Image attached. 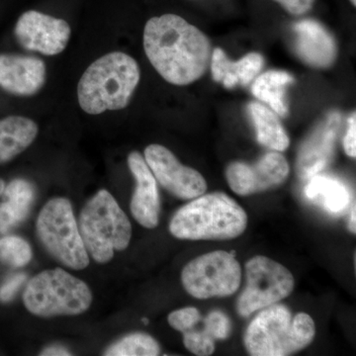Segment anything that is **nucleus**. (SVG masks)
Segmentation results:
<instances>
[{"mask_svg": "<svg viewBox=\"0 0 356 356\" xmlns=\"http://www.w3.org/2000/svg\"><path fill=\"white\" fill-rule=\"evenodd\" d=\"M35 186L23 178H15L6 185L0 203V234H6L24 221L35 200Z\"/></svg>", "mask_w": 356, "mask_h": 356, "instance_id": "obj_19", "label": "nucleus"}, {"mask_svg": "<svg viewBox=\"0 0 356 356\" xmlns=\"http://www.w3.org/2000/svg\"><path fill=\"white\" fill-rule=\"evenodd\" d=\"M27 280V276L24 273L16 274L13 277L2 285L0 288V301L3 303L10 302L15 297L16 293L18 292L21 285Z\"/></svg>", "mask_w": 356, "mask_h": 356, "instance_id": "obj_28", "label": "nucleus"}, {"mask_svg": "<svg viewBox=\"0 0 356 356\" xmlns=\"http://www.w3.org/2000/svg\"><path fill=\"white\" fill-rule=\"evenodd\" d=\"M264 65L261 54L250 53L233 62L221 48H216L211 55L210 67L212 77L216 83H222L225 88L232 89L236 86H247L259 76Z\"/></svg>", "mask_w": 356, "mask_h": 356, "instance_id": "obj_17", "label": "nucleus"}, {"mask_svg": "<svg viewBox=\"0 0 356 356\" xmlns=\"http://www.w3.org/2000/svg\"><path fill=\"white\" fill-rule=\"evenodd\" d=\"M140 79V70L135 58L122 51L106 54L89 65L79 79V106L89 115L125 109Z\"/></svg>", "mask_w": 356, "mask_h": 356, "instance_id": "obj_2", "label": "nucleus"}, {"mask_svg": "<svg viewBox=\"0 0 356 356\" xmlns=\"http://www.w3.org/2000/svg\"><path fill=\"white\" fill-rule=\"evenodd\" d=\"M40 243L53 259L72 270L89 266V255L69 199L56 197L40 211L36 222Z\"/></svg>", "mask_w": 356, "mask_h": 356, "instance_id": "obj_7", "label": "nucleus"}, {"mask_svg": "<svg viewBox=\"0 0 356 356\" xmlns=\"http://www.w3.org/2000/svg\"><path fill=\"white\" fill-rule=\"evenodd\" d=\"M293 15H303L313 7L315 0H275Z\"/></svg>", "mask_w": 356, "mask_h": 356, "instance_id": "obj_30", "label": "nucleus"}, {"mask_svg": "<svg viewBox=\"0 0 356 356\" xmlns=\"http://www.w3.org/2000/svg\"><path fill=\"white\" fill-rule=\"evenodd\" d=\"M36 122L23 116L0 120V165L9 163L26 151L38 136Z\"/></svg>", "mask_w": 356, "mask_h": 356, "instance_id": "obj_18", "label": "nucleus"}, {"mask_svg": "<svg viewBox=\"0 0 356 356\" xmlns=\"http://www.w3.org/2000/svg\"><path fill=\"white\" fill-rule=\"evenodd\" d=\"M92 301L88 285L60 267L35 275L23 293L25 308L39 318L81 315Z\"/></svg>", "mask_w": 356, "mask_h": 356, "instance_id": "obj_6", "label": "nucleus"}, {"mask_svg": "<svg viewBox=\"0 0 356 356\" xmlns=\"http://www.w3.org/2000/svg\"><path fill=\"white\" fill-rule=\"evenodd\" d=\"M248 218L242 206L222 192L192 199L173 215L170 234L179 240L229 241L242 236Z\"/></svg>", "mask_w": 356, "mask_h": 356, "instance_id": "obj_3", "label": "nucleus"}, {"mask_svg": "<svg viewBox=\"0 0 356 356\" xmlns=\"http://www.w3.org/2000/svg\"><path fill=\"white\" fill-rule=\"evenodd\" d=\"M341 121V115L332 112L302 146L296 163L300 177L309 180L329 165L334 156Z\"/></svg>", "mask_w": 356, "mask_h": 356, "instance_id": "obj_15", "label": "nucleus"}, {"mask_svg": "<svg viewBox=\"0 0 356 356\" xmlns=\"http://www.w3.org/2000/svg\"><path fill=\"white\" fill-rule=\"evenodd\" d=\"M40 355L43 356H69L72 355V353H70V351L67 350V348H64L62 346H58V344H55V346H50L48 348H44V350H42V353H40Z\"/></svg>", "mask_w": 356, "mask_h": 356, "instance_id": "obj_31", "label": "nucleus"}, {"mask_svg": "<svg viewBox=\"0 0 356 356\" xmlns=\"http://www.w3.org/2000/svg\"><path fill=\"white\" fill-rule=\"evenodd\" d=\"M305 194L310 200L332 213L343 212L350 200V193L343 182L318 173L309 179Z\"/></svg>", "mask_w": 356, "mask_h": 356, "instance_id": "obj_22", "label": "nucleus"}, {"mask_svg": "<svg viewBox=\"0 0 356 356\" xmlns=\"http://www.w3.org/2000/svg\"><path fill=\"white\" fill-rule=\"evenodd\" d=\"M33 257L32 248L24 238L6 236L0 238V261L6 266L19 268L27 266Z\"/></svg>", "mask_w": 356, "mask_h": 356, "instance_id": "obj_24", "label": "nucleus"}, {"mask_svg": "<svg viewBox=\"0 0 356 356\" xmlns=\"http://www.w3.org/2000/svg\"><path fill=\"white\" fill-rule=\"evenodd\" d=\"M315 323L306 313L292 316L280 304L262 309L248 325L243 343L252 356H286L304 350L313 341Z\"/></svg>", "mask_w": 356, "mask_h": 356, "instance_id": "obj_4", "label": "nucleus"}, {"mask_svg": "<svg viewBox=\"0 0 356 356\" xmlns=\"http://www.w3.org/2000/svg\"><path fill=\"white\" fill-rule=\"evenodd\" d=\"M143 323H144L145 325L149 324V320L147 318H143Z\"/></svg>", "mask_w": 356, "mask_h": 356, "instance_id": "obj_34", "label": "nucleus"}, {"mask_svg": "<svg viewBox=\"0 0 356 356\" xmlns=\"http://www.w3.org/2000/svg\"><path fill=\"white\" fill-rule=\"evenodd\" d=\"M6 184L3 179L0 178V197L3 195L4 191H6Z\"/></svg>", "mask_w": 356, "mask_h": 356, "instance_id": "obj_33", "label": "nucleus"}, {"mask_svg": "<svg viewBox=\"0 0 356 356\" xmlns=\"http://www.w3.org/2000/svg\"><path fill=\"white\" fill-rule=\"evenodd\" d=\"M144 49L159 76L179 86L201 79L209 69L212 55L207 36L175 14H165L147 21Z\"/></svg>", "mask_w": 356, "mask_h": 356, "instance_id": "obj_1", "label": "nucleus"}, {"mask_svg": "<svg viewBox=\"0 0 356 356\" xmlns=\"http://www.w3.org/2000/svg\"><path fill=\"white\" fill-rule=\"evenodd\" d=\"M168 324L173 329L184 332L195 327L202 320L200 312L194 307H186L173 311L168 315Z\"/></svg>", "mask_w": 356, "mask_h": 356, "instance_id": "obj_27", "label": "nucleus"}, {"mask_svg": "<svg viewBox=\"0 0 356 356\" xmlns=\"http://www.w3.org/2000/svg\"><path fill=\"white\" fill-rule=\"evenodd\" d=\"M103 355L106 356H156L161 346L156 339L145 332H133L121 337L109 346Z\"/></svg>", "mask_w": 356, "mask_h": 356, "instance_id": "obj_23", "label": "nucleus"}, {"mask_svg": "<svg viewBox=\"0 0 356 356\" xmlns=\"http://www.w3.org/2000/svg\"><path fill=\"white\" fill-rule=\"evenodd\" d=\"M351 4H353V6H356V0H350Z\"/></svg>", "mask_w": 356, "mask_h": 356, "instance_id": "obj_35", "label": "nucleus"}, {"mask_svg": "<svg viewBox=\"0 0 356 356\" xmlns=\"http://www.w3.org/2000/svg\"><path fill=\"white\" fill-rule=\"evenodd\" d=\"M294 79L291 74L282 70H268L255 77L252 86V92L257 99L267 105L278 116L288 114L285 91L288 84Z\"/></svg>", "mask_w": 356, "mask_h": 356, "instance_id": "obj_21", "label": "nucleus"}, {"mask_svg": "<svg viewBox=\"0 0 356 356\" xmlns=\"http://www.w3.org/2000/svg\"><path fill=\"white\" fill-rule=\"evenodd\" d=\"M295 50L306 65L316 69L331 67L336 60V40L318 21L304 19L293 26Z\"/></svg>", "mask_w": 356, "mask_h": 356, "instance_id": "obj_16", "label": "nucleus"}, {"mask_svg": "<svg viewBox=\"0 0 356 356\" xmlns=\"http://www.w3.org/2000/svg\"><path fill=\"white\" fill-rule=\"evenodd\" d=\"M14 35L25 50L44 56H57L67 48L72 28L64 19L29 10L18 18Z\"/></svg>", "mask_w": 356, "mask_h": 356, "instance_id": "obj_11", "label": "nucleus"}, {"mask_svg": "<svg viewBox=\"0 0 356 356\" xmlns=\"http://www.w3.org/2000/svg\"><path fill=\"white\" fill-rule=\"evenodd\" d=\"M79 229L88 255L100 264H108L115 252L125 250L132 238L130 220L106 189L83 206Z\"/></svg>", "mask_w": 356, "mask_h": 356, "instance_id": "obj_5", "label": "nucleus"}, {"mask_svg": "<svg viewBox=\"0 0 356 356\" xmlns=\"http://www.w3.org/2000/svg\"><path fill=\"white\" fill-rule=\"evenodd\" d=\"M355 203L353 204V208H351L350 222H348V228H350V231L353 234L356 233V219H355Z\"/></svg>", "mask_w": 356, "mask_h": 356, "instance_id": "obj_32", "label": "nucleus"}, {"mask_svg": "<svg viewBox=\"0 0 356 356\" xmlns=\"http://www.w3.org/2000/svg\"><path fill=\"white\" fill-rule=\"evenodd\" d=\"M343 147L346 154L350 158L355 159L356 156V115L348 119V131L343 139Z\"/></svg>", "mask_w": 356, "mask_h": 356, "instance_id": "obj_29", "label": "nucleus"}, {"mask_svg": "<svg viewBox=\"0 0 356 356\" xmlns=\"http://www.w3.org/2000/svg\"><path fill=\"white\" fill-rule=\"evenodd\" d=\"M145 161L165 191L181 200L203 195L207 182L200 172L184 165L168 147L153 144L145 149Z\"/></svg>", "mask_w": 356, "mask_h": 356, "instance_id": "obj_10", "label": "nucleus"}, {"mask_svg": "<svg viewBox=\"0 0 356 356\" xmlns=\"http://www.w3.org/2000/svg\"><path fill=\"white\" fill-rule=\"evenodd\" d=\"M184 334V343L193 355L208 356L213 355L215 351V339L209 336L205 329H197V325Z\"/></svg>", "mask_w": 356, "mask_h": 356, "instance_id": "obj_25", "label": "nucleus"}, {"mask_svg": "<svg viewBox=\"0 0 356 356\" xmlns=\"http://www.w3.org/2000/svg\"><path fill=\"white\" fill-rule=\"evenodd\" d=\"M47 81V67L36 56L0 54V88L21 97L36 95Z\"/></svg>", "mask_w": 356, "mask_h": 356, "instance_id": "obj_13", "label": "nucleus"}, {"mask_svg": "<svg viewBox=\"0 0 356 356\" xmlns=\"http://www.w3.org/2000/svg\"><path fill=\"white\" fill-rule=\"evenodd\" d=\"M245 275L247 285L236 303L243 318L287 298L294 290L295 280L286 267L262 255L247 262Z\"/></svg>", "mask_w": 356, "mask_h": 356, "instance_id": "obj_9", "label": "nucleus"}, {"mask_svg": "<svg viewBox=\"0 0 356 356\" xmlns=\"http://www.w3.org/2000/svg\"><path fill=\"white\" fill-rule=\"evenodd\" d=\"M128 166L136 181L130 204L134 219L144 228H156L161 214L158 181L139 152L129 154Z\"/></svg>", "mask_w": 356, "mask_h": 356, "instance_id": "obj_14", "label": "nucleus"}, {"mask_svg": "<svg viewBox=\"0 0 356 356\" xmlns=\"http://www.w3.org/2000/svg\"><path fill=\"white\" fill-rule=\"evenodd\" d=\"M248 109L257 132V142L274 152H284L289 147L290 139L278 115L259 102H250Z\"/></svg>", "mask_w": 356, "mask_h": 356, "instance_id": "obj_20", "label": "nucleus"}, {"mask_svg": "<svg viewBox=\"0 0 356 356\" xmlns=\"http://www.w3.org/2000/svg\"><path fill=\"white\" fill-rule=\"evenodd\" d=\"M202 325L205 331L217 339H226L232 332V323L228 316L221 311H212L202 318Z\"/></svg>", "mask_w": 356, "mask_h": 356, "instance_id": "obj_26", "label": "nucleus"}, {"mask_svg": "<svg viewBox=\"0 0 356 356\" xmlns=\"http://www.w3.org/2000/svg\"><path fill=\"white\" fill-rule=\"evenodd\" d=\"M286 159L280 152L264 154L257 163L235 161L226 170L227 181L238 195L248 196L280 186L289 175Z\"/></svg>", "mask_w": 356, "mask_h": 356, "instance_id": "obj_12", "label": "nucleus"}, {"mask_svg": "<svg viewBox=\"0 0 356 356\" xmlns=\"http://www.w3.org/2000/svg\"><path fill=\"white\" fill-rule=\"evenodd\" d=\"M242 269L235 254L225 250L200 255L184 266L181 282L196 299L228 297L238 291Z\"/></svg>", "mask_w": 356, "mask_h": 356, "instance_id": "obj_8", "label": "nucleus"}]
</instances>
